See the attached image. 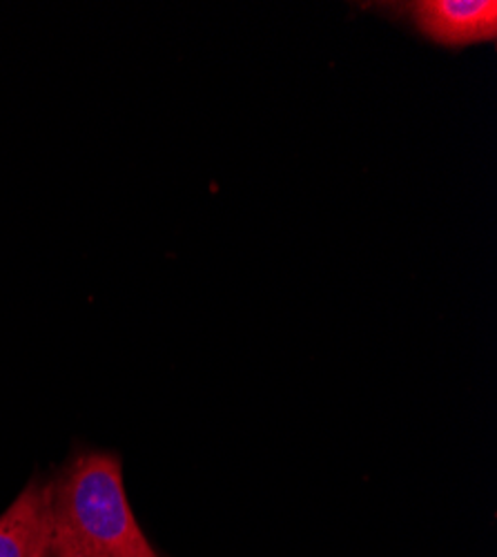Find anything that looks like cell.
I'll list each match as a JSON object with an SVG mask.
<instances>
[{
    "instance_id": "6da1fadb",
    "label": "cell",
    "mask_w": 497,
    "mask_h": 557,
    "mask_svg": "<svg viewBox=\"0 0 497 557\" xmlns=\"http://www.w3.org/2000/svg\"><path fill=\"white\" fill-rule=\"evenodd\" d=\"M50 557H159L132 513L114 453L87 450L72 457L50 484Z\"/></svg>"
},
{
    "instance_id": "7a4b0ae2",
    "label": "cell",
    "mask_w": 497,
    "mask_h": 557,
    "mask_svg": "<svg viewBox=\"0 0 497 557\" xmlns=\"http://www.w3.org/2000/svg\"><path fill=\"white\" fill-rule=\"evenodd\" d=\"M409 21L426 40L448 50H462L497 38L495 0H413L388 5Z\"/></svg>"
},
{
    "instance_id": "3957f363",
    "label": "cell",
    "mask_w": 497,
    "mask_h": 557,
    "mask_svg": "<svg viewBox=\"0 0 497 557\" xmlns=\"http://www.w3.org/2000/svg\"><path fill=\"white\" fill-rule=\"evenodd\" d=\"M50 484L32 482L0 516V557H50Z\"/></svg>"
},
{
    "instance_id": "277c9868",
    "label": "cell",
    "mask_w": 497,
    "mask_h": 557,
    "mask_svg": "<svg viewBox=\"0 0 497 557\" xmlns=\"http://www.w3.org/2000/svg\"><path fill=\"white\" fill-rule=\"evenodd\" d=\"M52 557H80V555H52Z\"/></svg>"
}]
</instances>
